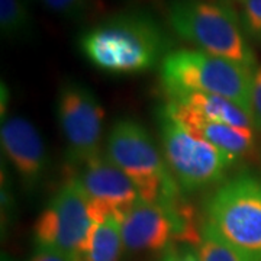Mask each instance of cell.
Masks as SVG:
<instances>
[{"label": "cell", "mask_w": 261, "mask_h": 261, "mask_svg": "<svg viewBox=\"0 0 261 261\" xmlns=\"http://www.w3.org/2000/svg\"><path fill=\"white\" fill-rule=\"evenodd\" d=\"M79 49L105 73L138 74L161 64L170 53V39L151 13L130 9L108 16L82 32Z\"/></svg>", "instance_id": "cell-1"}, {"label": "cell", "mask_w": 261, "mask_h": 261, "mask_svg": "<svg viewBox=\"0 0 261 261\" xmlns=\"http://www.w3.org/2000/svg\"><path fill=\"white\" fill-rule=\"evenodd\" d=\"M167 18L178 37L199 51L255 68V54L231 5L218 0H168Z\"/></svg>", "instance_id": "cell-2"}, {"label": "cell", "mask_w": 261, "mask_h": 261, "mask_svg": "<svg viewBox=\"0 0 261 261\" xmlns=\"http://www.w3.org/2000/svg\"><path fill=\"white\" fill-rule=\"evenodd\" d=\"M255 68L199 49L170 51L160 64L167 94L206 93L229 99L252 116L251 89Z\"/></svg>", "instance_id": "cell-3"}, {"label": "cell", "mask_w": 261, "mask_h": 261, "mask_svg": "<svg viewBox=\"0 0 261 261\" xmlns=\"http://www.w3.org/2000/svg\"><path fill=\"white\" fill-rule=\"evenodd\" d=\"M106 155L130 178L141 200L167 209L183 203L181 189L159 152L155 141L140 122H116L108 135Z\"/></svg>", "instance_id": "cell-4"}, {"label": "cell", "mask_w": 261, "mask_h": 261, "mask_svg": "<svg viewBox=\"0 0 261 261\" xmlns=\"http://www.w3.org/2000/svg\"><path fill=\"white\" fill-rule=\"evenodd\" d=\"M203 224L248 260L261 261V177L229 178L206 200Z\"/></svg>", "instance_id": "cell-5"}, {"label": "cell", "mask_w": 261, "mask_h": 261, "mask_svg": "<svg viewBox=\"0 0 261 261\" xmlns=\"http://www.w3.org/2000/svg\"><path fill=\"white\" fill-rule=\"evenodd\" d=\"M159 123L163 157L183 193H197L224 183L237 161L163 111L159 112Z\"/></svg>", "instance_id": "cell-6"}, {"label": "cell", "mask_w": 261, "mask_h": 261, "mask_svg": "<svg viewBox=\"0 0 261 261\" xmlns=\"http://www.w3.org/2000/svg\"><path fill=\"white\" fill-rule=\"evenodd\" d=\"M93 221L89 197L75 178L57 190L34 226L37 247L60 252L68 261H82Z\"/></svg>", "instance_id": "cell-7"}, {"label": "cell", "mask_w": 261, "mask_h": 261, "mask_svg": "<svg viewBox=\"0 0 261 261\" xmlns=\"http://www.w3.org/2000/svg\"><path fill=\"white\" fill-rule=\"evenodd\" d=\"M57 116L64 135L67 155L82 166L100 154L105 112L96 94L84 84L70 80L60 89Z\"/></svg>", "instance_id": "cell-8"}, {"label": "cell", "mask_w": 261, "mask_h": 261, "mask_svg": "<svg viewBox=\"0 0 261 261\" xmlns=\"http://www.w3.org/2000/svg\"><path fill=\"white\" fill-rule=\"evenodd\" d=\"M75 178L89 197L93 224L115 216L122 222L125 215L140 200L130 178L106 154H99L79 166Z\"/></svg>", "instance_id": "cell-9"}, {"label": "cell", "mask_w": 261, "mask_h": 261, "mask_svg": "<svg viewBox=\"0 0 261 261\" xmlns=\"http://www.w3.org/2000/svg\"><path fill=\"white\" fill-rule=\"evenodd\" d=\"M2 151L16 171L25 190L32 193L42 186L49 170V157L41 134L22 116L3 121L0 129Z\"/></svg>", "instance_id": "cell-10"}, {"label": "cell", "mask_w": 261, "mask_h": 261, "mask_svg": "<svg viewBox=\"0 0 261 261\" xmlns=\"http://www.w3.org/2000/svg\"><path fill=\"white\" fill-rule=\"evenodd\" d=\"M123 247L130 252L167 250L177 232L174 209L138 200L121 222Z\"/></svg>", "instance_id": "cell-11"}, {"label": "cell", "mask_w": 261, "mask_h": 261, "mask_svg": "<svg viewBox=\"0 0 261 261\" xmlns=\"http://www.w3.org/2000/svg\"><path fill=\"white\" fill-rule=\"evenodd\" d=\"M189 132L211 142L233 161L250 159L255 149L254 129L237 128L222 122L211 121L183 103L168 99L160 109Z\"/></svg>", "instance_id": "cell-12"}, {"label": "cell", "mask_w": 261, "mask_h": 261, "mask_svg": "<svg viewBox=\"0 0 261 261\" xmlns=\"http://www.w3.org/2000/svg\"><path fill=\"white\" fill-rule=\"evenodd\" d=\"M167 96L171 100L183 103L195 109L196 112L203 115L211 121L222 122L244 129H257L254 118L250 113L245 112L241 106L222 96L206 93H174Z\"/></svg>", "instance_id": "cell-13"}, {"label": "cell", "mask_w": 261, "mask_h": 261, "mask_svg": "<svg viewBox=\"0 0 261 261\" xmlns=\"http://www.w3.org/2000/svg\"><path fill=\"white\" fill-rule=\"evenodd\" d=\"M123 248L121 221L109 216L93 224L82 261H121Z\"/></svg>", "instance_id": "cell-14"}, {"label": "cell", "mask_w": 261, "mask_h": 261, "mask_svg": "<svg viewBox=\"0 0 261 261\" xmlns=\"http://www.w3.org/2000/svg\"><path fill=\"white\" fill-rule=\"evenodd\" d=\"M0 28L9 39L28 38L32 32V19L23 0H0Z\"/></svg>", "instance_id": "cell-15"}, {"label": "cell", "mask_w": 261, "mask_h": 261, "mask_svg": "<svg viewBox=\"0 0 261 261\" xmlns=\"http://www.w3.org/2000/svg\"><path fill=\"white\" fill-rule=\"evenodd\" d=\"M197 251L202 261H251L205 224L202 226V238Z\"/></svg>", "instance_id": "cell-16"}, {"label": "cell", "mask_w": 261, "mask_h": 261, "mask_svg": "<svg viewBox=\"0 0 261 261\" xmlns=\"http://www.w3.org/2000/svg\"><path fill=\"white\" fill-rule=\"evenodd\" d=\"M0 209H2V231H8L18 211V202L15 197L12 180L8 171H5V166H2V189H0Z\"/></svg>", "instance_id": "cell-17"}, {"label": "cell", "mask_w": 261, "mask_h": 261, "mask_svg": "<svg viewBox=\"0 0 261 261\" xmlns=\"http://www.w3.org/2000/svg\"><path fill=\"white\" fill-rule=\"evenodd\" d=\"M53 13L70 20H82L92 9L93 0H42Z\"/></svg>", "instance_id": "cell-18"}, {"label": "cell", "mask_w": 261, "mask_h": 261, "mask_svg": "<svg viewBox=\"0 0 261 261\" xmlns=\"http://www.w3.org/2000/svg\"><path fill=\"white\" fill-rule=\"evenodd\" d=\"M240 20L245 35L261 44V0H243Z\"/></svg>", "instance_id": "cell-19"}, {"label": "cell", "mask_w": 261, "mask_h": 261, "mask_svg": "<svg viewBox=\"0 0 261 261\" xmlns=\"http://www.w3.org/2000/svg\"><path fill=\"white\" fill-rule=\"evenodd\" d=\"M163 261H202L197 251V247L190 244L170 245L166 251Z\"/></svg>", "instance_id": "cell-20"}, {"label": "cell", "mask_w": 261, "mask_h": 261, "mask_svg": "<svg viewBox=\"0 0 261 261\" xmlns=\"http://www.w3.org/2000/svg\"><path fill=\"white\" fill-rule=\"evenodd\" d=\"M251 112L255 128L261 130V67L255 68L251 89Z\"/></svg>", "instance_id": "cell-21"}, {"label": "cell", "mask_w": 261, "mask_h": 261, "mask_svg": "<svg viewBox=\"0 0 261 261\" xmlns=\"http://www.w3.org/2000/svg\"><path fill=\"white\" fill-rule=\"evenodd\" d=\"M29 261H68L64 255H61L60 252L54 250H48V248H41L37 247L35 252L32 254V257Z\"/></svg>", "instance_id": "cell-22"}, {"label": "cell", "mask_w": 261, "mask_h": 261, "mask_svg": "<svg viewBox=\"0 0 261 261\" xmlns=\"http://www.w3.org/2000/svg\"><path fill=\"white\" fill-rule=\"evenodd\" d=\"M218 2H222V3H226V5H231V3H241L243 0H218Z\"/></svg>", "instance_id": "cell-23"}]
</instances>
